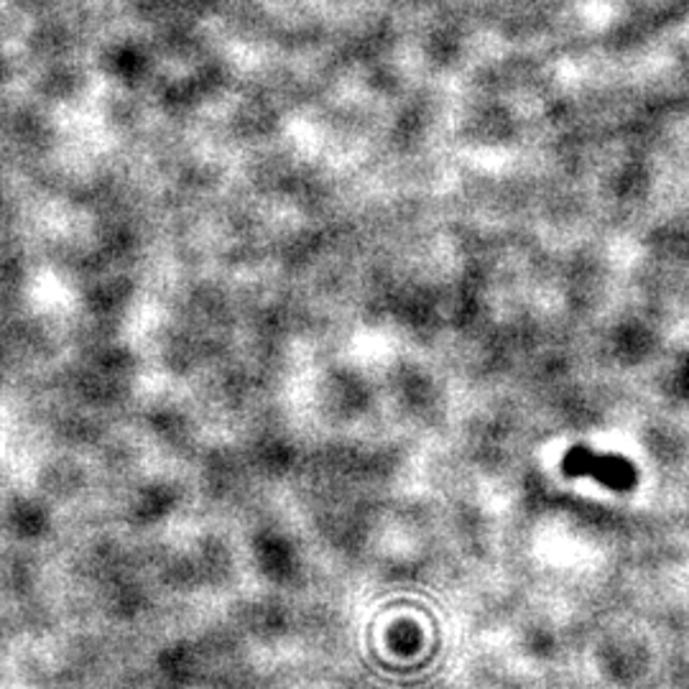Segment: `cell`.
Masks as SVG:
<instances>
[{
  "instance_id": "6da1fadb",
  "label": "cell",
  "mask_w": 689,
  "mask_h": 689,
  "mask_svg": "<svg viewBox=\"0 0 689 689\" xmlns=\"http://www.w3.org/2000/svg\"><path fill=\"white\" fill-rule=\"evenodd\" d=\"M562 473L569 478H592L615 493H629L636 488L638 473L621 455H600L588 447H573L562 459Z\"/></svg>"
}]
</instances>
